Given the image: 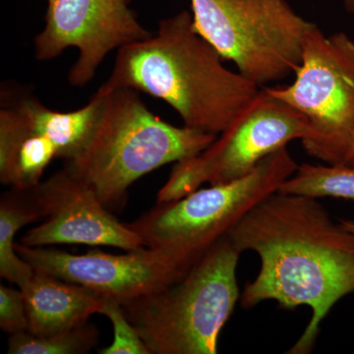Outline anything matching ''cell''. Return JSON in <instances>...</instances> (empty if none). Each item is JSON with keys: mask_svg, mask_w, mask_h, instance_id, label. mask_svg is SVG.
Instances as JSON below:
<instances>
[{"mask_svg": "<svg viewBox=\"0 0 354 354\" xmlns=\"http://www.w3.org/2000/svg\"><path fill=\"white\" fill-rule=\"evenodd\" d=\"M241 252L259 255V274L241 295L242 308L267 300L312 317L288 354L311 353L321 324L354 293V234L335 223L317 198L276 192L248 212L227 234Z\"/></svg>", "mask_w": 354, "mask_h": 354, "instance_id": "1", "label": "cell"}, {"mask_svg": "<svg viewBox=\"0 0 354 354\" xmlns=\"http://www.w3.org/2000/svg\"><path fill=\"white\" fill-rule=\"evenodd\" d=\"M198 34L192 14L183 10L160 22L151 38L118 50L106 90L129 88L162 100L184 125L220 134L261 91Z\"/></svg>", "mask_w": 354, "mask_h": 354, "instance_id": "2", "label": "cell"}, {"mask_svg": "<svg viewBox=\"0 0 354 354\" xmlns=\"http://www.w3.org/2000/svg\"><path fill=\"white\" fill-rule=\"evenodd\" d=\"M100 88L104 101L94 131L64 169L92 188L109 209L122 206L128 188L142 176L194 157L218 137L165 122L133 88Z\"/></svg>", "mask_w": 354, "mask_h": 354, "instance_id": "3", "label": "cell"}, {"mask_svg": "<svg viewBox=\"0 0 354 354\" xmlns=\"http://www.w3.org/2000/svg\"><path fill=\"white\" fill-rule=\"evenodd\" d=\"M241 254L227 235L176 281L121 304L151 354L218 353L221 330L241 299Z\"/></svg>", "mask_w": 354, "mask_h": 354, "instance_id": "4", "label": "cell"}, {"mask_svg": "<svg viewBox=\"0 0 354 354\" xmlns=\"http://www.w3.org/2000/svg\"><path fill=\"white\" fill-rule=\"evenodd\" d=\"M298 167L285 147L241 178L197 189L176 201L157 203L127 225L148 248L197 259L256 205L278 192Z\"/></svg>", "mask_w": 354, "mask_h": 354, "instance_id": "5", "label": "cell"}, {"mask_svg": "<svg viewBox=\"0 0 354 354\" xmlns=\"http://www.w3.org/2000/svg\"><path fill=\"white\" fill-rule=\"evenodd\" d=\"M198 34L262 87L295 74L314 23L286 0H190Z\"/></svg>", "mask_w": 354, "mask_h": 354, "instance_id": "6", "label": "cell"}, {"mask_svg": "<svg viewBox=\"0 0 354 354\" xmlns=\"http://www.w3.org/2000/svg\"><path fill=\"white\" fill-rule=\"evenodd\" d=\"M290 85L265 88L306 116L305 152L327 165H346L354 141V41L327 37L316 24L305 35L302 59Z\"/></svg>", "mask_w": 354, "mask_h": 354, "instance_id": "7", "label": "cell"}, {"mask_svg": "<svg viewBox=\"0 0 354 354\" xmlns=\"http://www.w3.org/2000/svg\"><path fill=\"white\" fill-rule=\"evenodd\" d=\"M311 136L304 114L265 88L215 141L201 153L176 162L158 191L157 203L187 196L204 183H227L247 176L293 140Z\"/></svg>", "mask_w": 354, "mask_h": 354, "instance_id": "8", "label": "cell"}, {"mask_svg": "<svg viewBox=\"0 0 354 354\" xmlns=\"http://www.w3.org/2000/svg\"><path fill=\"white\" fill-rule=\"evenodd\" d=\"M130 4L131 0H50L46 25L35 38V57L48 62L76 48L79 57L68 82L87 85L109 53L153 36Z\"/></svg>", "mask_w": 354, "mask_h": 354, "instance_id": "9", "label": "cell"}, {"mask_svg": "<svg viewBox=\"0 0 354 354\" xmlns=\"http://www.w3.org/2000/svg\"><path fill=\"white\" fill-rule=\"evenodd\" d=\"M14 248L35 271L85 286L120 304L165 288L201 257L190 259L148 247L120 255L97 250L73 255L20 242Z\"/></svg>", "mask_w": 354, "mask_h": 354, "instance_id": "10", "label": "cell"}, {"mask_svg": "<svg viewBox=\"0 0 354 354\" xmlns=\"http://www.w3.org/2000/svg\"><path fill=\"white\" fill-rule=\"evenodd\" d=\"M37 189L46 218L21 237L23 245L87 244L127 251L145 247L136 232L116 220L92 188L64 167L37 184Z\"/></svg>", "mask_w": 354, "mask_h": 354, "instance_id": "11", "label": "cell"}, {"mask_svg": "<svg viewBox=\"0 0 354 354\" xmlns=\"http://www.w3.org/2000/svg\"><path fill=\"white\" fill-rule=\"evenodd\" d=\"M58 158L57 147L30 124L12 92L1 91L0 181L11 188H30L41 181Z\"/></svg>", "mask_w": 354, "mask_h": 354, "instance_id": "12", "label": "cell"}, {"mask_svg": "<svg viewBox=\"0 0 354 354\" xmlns=\"http://www.w3.org/2000/svg\"><path fill=\"white\" fill-rule=\"evenodd\" d=\"M29 330L35 335L64 332L100 313L104 298L85 286L35 271L22 288Z\"/></svg>", "mask_w": 354, "mask_h": 354, "instance_id": "13", "label": "cell"}, {"mask_svg": "<svg viewBox=\"0 0 354 354\" xmlns=\"http://www.w3.org/2000/svg\"><path fill=\"white\" fill-rule=\"evenodd\" d=\"M12 94L30 124L55 144L58 158L65 162L77 157L85 148L104 101V92L99 88L82 108L62 113L46 108L35 95Z\"/></svg>", "mask_w": 354, "mask_h": 354, "instance_id": "14", "label": "cell"}, {"mask_svg": "<svg viewBox=\"0 0 354 354\" xmlns=\"http://www.w3.org/2000/svg\"><path fill=\"white\" fill-rule=\"evenodd\" d=\"M46 218L37 185L11 188L0 200V276L19 288L31 279L35 270L16 252L15 236L20 228Z\"/></svg>", "mask_w": 354, "mask_h": 354, "instance_id": "15", "label": "cell"}, {"mask_svg": "<svg viewBox=\"0 0 354 354\" xmlns=\"http://www.w3.org/2000/svg\"><path fill=\"white\" fill-rule=\"evenodd\" d=\"M278 192L312 198L354 200V167L304 164L279 187Z\"/></svg>", "mask_w": 354, "mask_h": 354, "instance_id": "16", "label": "cell"}, {"mask_svg": "<svg viewBox=\"0 0 354 354\" xmlns=\"http://www.w3.org/2000/svg\"><path fill=\"white\" fill-rule=\"evenodd\" d=\"M100 332L94 324L57 334L35 335L29 332L11 335L8 339L9 354H83L99 344Z\"/></svg>", "mask_w": 354, "mask_h": 354, "instance_id": "17", "label": "cell"}, {"mask_svg": "<svg viewBox=\"0 0 354 354\" xmlns=\"http://www.w3.org/2000/svg\"><path fill=\"white\" fill-rule=\"evenodd\" d=\"M100 314L108 317L113 328V341L101 354H151L145 342L128 320L120 302L106 298Z\"/></svg>", "mask_w": 354, "mask_h": 354, "instance_id": "18", "label": "cell"}, {"mask_svg": "<svg viewBox=\"0 0 354 354\" xmlns=\"http://www.w3.org/2000/svg\"><path fill=\"white\" fill-rule=\"evenodd\" d=\"M0 328L9 335L29 330L24 297L20 288L0 286Z\"/></svg>", "mask_w": 354, "mask_h": 354, "instance_id": "19", "label": "cell"}, {"mask_svg": "<svg viewBox=\"0 0 354 354\" xmlns=\"http://www.w3.org/2000/svg\"><path fill=\"white\" fill-rule=\"evenodd\" d=\"M339 223H342V225H344V227L346 228V230H348L349 232H353L354 234V221L351 220H344V218H339Z\"/></svg>", "mask_w": 354, "mask_h": 354, "instance_id": "20", "label": "cell"}, {"mask_svg": "<svg viewBox=\"0 0 354 354\" xmlns=\"http://www.w3.org/2000/svg\"><path fill=\"white\" fill-rule=\"evenodd\" d=\"M344 6L349 13H354V0H344Z\"/></svg>", "mask_w": 354, "mask_h": 354, "instance_id": "21", "label": "cell"}, {"mask_svg": "<svg viewBox=\"0 0 354 354\" xmlns=\"http://www.w3.org/2000/svg\"><path fill=\"white\" fill-rule=\"evenodd\" d=\"M346 167H354V141L353 148H351V153H349L348 160H346Z\"/></svg>", "mask_w": 354, "mask_h": 354, "instance_id": "22", "label": "cell"}, {"mask_svg": "<svg viewBox=\"0 0 354 354\" xmlns=\"http://www.w3.org/2000/svg\"><path fill=\"white\" fill-rule=\"evenodd\" d=\"M48 1H50V0H48Z\"/></svg>", "mask_w": 354, "mask_h": 354, "instance_id": "23", "label": "cell"}]
</instances>
